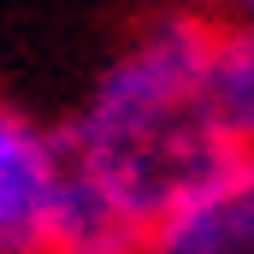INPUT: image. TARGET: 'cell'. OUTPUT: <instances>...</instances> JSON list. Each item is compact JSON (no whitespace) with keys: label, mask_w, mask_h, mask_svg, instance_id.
Wrapping results in <instances>:
<instances>
[{"label":"cell","mask_w":254,"mask_h":254,"mask_svg":"<svg viewBox=\"0 0 254 254\" xmlns=\"http://www.w3.org/2000/svg\"><path fill=\"white\" fill-rule=\"evenodd\" d=\"M243 12H249V18H254V0H249V6H243Z\"/></svg>","instance_id":"obj_7"},{"label":"cell","mask_w":254,"mask_h":254,"mask_svg":"<svg viewBox=\"0 0 254 254\" xmlns=\"http://www.w3.org/2000/svg\"><path fill=\"white\" fill-rule=\"evenodd\" d=\"M148 254H254V148H225L160 213Z\"/></svg>","instance_id":"obj_2"},{"label":"cell","mask_w":254,"mask_h":254,"mask_svg":"<svg viewBox=\"0 0 254 254\" xmlns=\"http://www.w3.org/2000/svg\"><path fill=\"white\" fill-rule=\"evenodd\" d=\"M60 184V130L0 95V254H48Z\"/></svg>","instance_id":"obj_3"},{"label":"cell","mask_w":254,"mask_h":254,"mask_svg":"<svg viewBox=\"0 0 254 254\" xmlns=\"http://www.w3.org/2000/svg\"><path fill=\"white\" fill-rule=\"evenodd\" d=\"M154 225L130 213L107 184L60 160L54 184V219H48V254H148Z\"/></svg>","instance_id":"obj_4"},{"label":"cell","mask_w":254,"mask_h":254,"mask_svg":"<svg viewBox=\"0 0 254 254\" xmlns=\"http://www.w3.org/2000/svg\"><path fill=\"white\" fill-rule=\"evenodd\" d=\"M213 18L190 6L154 12L95 71L83 107L60 125V160L160 225V213L225 154L201 119V65Z\"/></svg>","instance_id":"obj_1"},{"label":"cell","mask_w":254,"mask_h":254,"mask_svg":"<svg viewBox=\"0 0 254 254\" xmlns=\"http://www.w3.org/2000/svg\"><path fill=\"white\" fill-rule=\"evenodd\" d=\"M178 6H190V12H201V18H231V12H243L249 0H178Z\"/></svg>","instance_id":"obj_6"},{"label":"cell","mask_w":254,"mask_h":254,"mask_svg":"<svg viewBox=\"0 0 254 254\" xmlns=\"http://www.w3.org/2000/svg\"><path fill=\"white\" fill-rule=\"evenodd\" d=\"M201 119L225 148H254V18H213L201 65Z\"/></svg>","instance_id":"obj_5"}]
</instances>
